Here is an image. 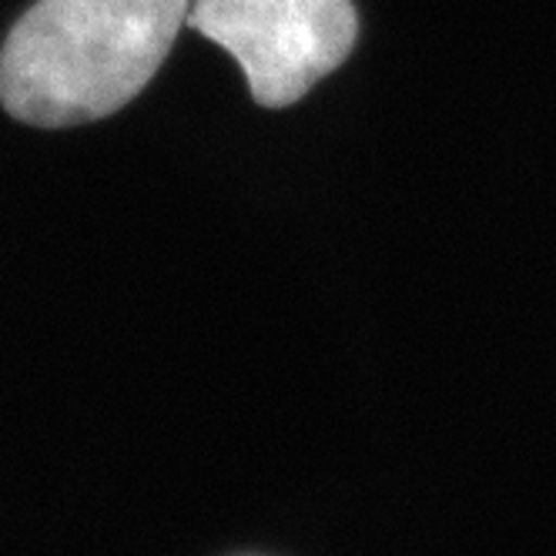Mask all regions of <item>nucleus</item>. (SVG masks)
<instances>
[{
    "instance_id": "obj_1",
    "label": "nucleus",
    "mask_w": 556,
    "mask_h": 556,
    "mask_svg": "<svg viewBox=\"0 0 556 556\" xmlns=\"http://www.w3.org/2000/svg\"><path fill=\"white\" fill-rule=\"evenodd\" d=\"M188 0H37L0 51V104L37 128L122 111L165 64Z\"/></svg>"
},
{
    "instance_id": "obj_2",
    "label": "nucleus",
    "mask_w": 556,
    "mask_h": 556,
    "mask_svg": "<svg viewBox=\"0 0 556 556\" xmlns=\"http://www.w3.org/2000/svg\"><path fill=\"white\" fill-rule=\"evenodd\" d=\"M185 21L242 64L262 108H289L312 91L359 34L352 0H194Z\"/></svg>"
}]
</instances>
